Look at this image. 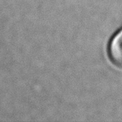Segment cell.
Masks as SVG:
<instances>
[{"instance_id":"1","label":"cell","mask_w":122,"mask_h":122,"mask_svg":"<svg viewBox=\"0 0 122 122\" xmlns=\"http://www.w3.org/2000/svg\"><path fill=\"white\" fill-rule=\"evenodd\" d=\"M108 55L114 65L122 69V29L117 31L110 40Z\"/></svg>"}]
</instances>
